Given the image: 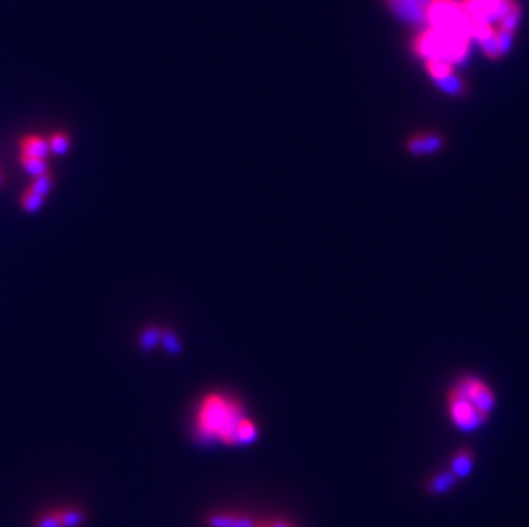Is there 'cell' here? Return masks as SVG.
I'll return each mask as SVG.
<instances>
[{"instance_id": "obj_5", "label": "cell", "mask_w": 529, "mask_h": 527, "mask_svg": "<svg viewBox=\"0 0 529 527\" xmlns=\"http://www.w3.org/2000/svg\"><path fill=\"white\" fill-rule=\"evenodd\" d=\"M386 3L399 19L420 26L428 19L431 0H386Z\"/></svg>"}, {"instance_id": "obj_10", "label": "cell", "mask_w": 529, "mask_h": 527, "mask_svg": "<svg viewBox=\"0 0 529 527\" xmlns=\"http://www.w3.org/2000/svg\"><path fill=\"white\" fill-rule=\"evenodd\" d=\"M19 151H21V154H23V156L46 160V156L50 154L48 139H45L43 135H38V134L26 135V137L21 139Z\"/></svg>"}, {"instance_id": "obj_13", "label": "cell", "mask_w": 529, "mask_h": 527, "mask_svg": "<svg viewBox=\"0 0 529 527\" xmlns=\"http://www.w3.org/2000/svg\"><path fill=\"white\" fill-rule=\"evenodd\" d=\"M59 515H60V522H62V527H79L84 524L86 521V512L82 510V508H74V507L60 508Z\"/></svg>"}, {"instance_id": "obj_9", "label": "cell", "mask_w": 529, "mask_h": 527, "mask_svg": "<svg viewBox=\"0 0 529 527\" xmlns=\"http://www.w3.org/2000/svg\"><path fill=\"white\" fill-rule=\"evenodd\" d=\"M474 464H476V454L467 447H461L451 455L447 468L451 469L456 478L464 479L473 472Z\"/></svg>"}, {"instance_id": "obj_24", "label": "cell", "mask_w": 529, "mask_h": 527, "mask_svg": "<svg viewBox=\"0 0 529 527\" xmlns=\"http://www.w3.org/2000/svg\"><path fill=\"white\" fill-rule=\"evenodd\" d=\"M0 182H2V173H0Z\"/></svg>"}, {"instance_id": "obj_8", "label": "cell", "mask_w": 529, "mask_h": 527, "mask_svg": "<svg viewBox=\"0 0 529 527\" xmlns=\"http://www.w3.org/2000/svg\"><path fill=\"white\" fill-rule=\"evenodd\" d=\"M459 483V479L456 478L454 475L451 472V469L449 468H444L440 469V471H435L431 472L430 476H428L427 479H425L423 486H425V491L430 495H445L449 493L452 488H454L456 485Z\"/></svg>"}, {"instance_id": "obj_14", "label": "cell", "mask_w": 529, "mask_h": 527, "mask_svg": "<svg viewBox=\"0 0 529 527\" xmlns=\"http://www.w3.org/2000/svg\"><path fill=\"white\" fill-rule=\"evenodd\" d=\"M48 146H50V153L57 154V156L67 154L71 149L69 134H66V132H55V134H52L48 137Z\"/></svg>"}, {"instance_id": "obj_20", "label": "cell", "mask_w": 529, "mask_h": 527, "mask_svg": "<svg viewBox=\"0 0 529 527\" xmlns=\"http://www.w3.org/2000/svg\"><path fill=\"white\" fill-rule=\"evenodd\" d=\"M52 187H53V182H52V177H50L48 173L39 175V177H35L33 184L30 185L31 190H35V192H38L39 195H43V197H46L50 192H52Z\"/></svg>"}, {"instance_id": "obj_23", "label": "cell", "mask_w": 529, "mask_h": 527, "mask_svg": "<svg viewBox=\"0 0 529 527\" xmlns=\"http://www.w3.org/2000/svg\"><path fill=\"white\" fill-rule=\"evenodd\" d=\"M254 527H271V524H269V519H262V521L255 522Z\"/></svg>"}, {"instance_id": "obj_12", "label": "cell", "mask_w": 529, "mask_h": 527, "mask_svg": "<svg viewBox=\"0 0 529 527\" xmlns=\"http://www.w3.org/2000/svg\"><path fill=\"white\" fill-rule=\"evenodd\" d=\"M434 84L437 86V89H440L442 93H445V95L449 96H456V98H461V96L466 95L467 91L466 82H464L454 70L449 73L447 75H444V77L435 79Z\"/></svg>"}, {"instance_id": "obj_16", "label": "cell", "mask_w": 529, "mask_h": 527, "mask_svg": "<svg viewBox=\"0 0 529 527\" xmlns=\"http://www.w3.org/2000/svg\"><path fill=\"white\" fill-rule=\"evenodd\" d=\"M43 202H45V197L39 195L35 190L28 189L26 192L21 195V207H23L26 213H36V211L41 209Z\"/></svg>"}, {"instance_id": "obj_22", "label": "cell", "mask_w": 529, "mask_h": 527, "mask_svg": "<svg viewBox=\"0 0 529 527\" xmlns=\"http://www.w3.org/2000/svg\"><path fill=\"white\" fill-rule=\"evenodd\" d=\"M161 341H163V344L171 351V353H175V351L180 349L178 347L180 344L178 341H176V336L171 334V332H165V334H161Z\"/></svg>"}, {"instance_id": "obj_7", "label": "cell", "mask_w": 529, "mask_h": 527, "mask_svg": "<svg viewBox=\"0 0 529 527\" xmlns=\"http://www.w3.org/2000/svg\"><path fill=\"white\" fill-rule=\"evenodd\" d=\"M444 146V139L442 135L435 134V132H420V134L411 135L408 139L406 148L415 156H425V154H434L442 149Z\"/></svg>"}, {"instance_id": "obj_11", "label": "cell", "mask_w": 529, "mask_h": 527, "mask_svg": "<svg viewBox=\"0 0 529 527\" xmlns=\"http://www.w3.org/2000/svg\"><path fill=\"white\" fill-rule=\"evenodd\" d=\"M474 31H476V39L480 43L481 50L485 52V55L492 60H499L500 53H499V43H496V33L492 30V26H487V24H476L474 26Z\"/></svg>"}, {"instance_id": "obj_18", "label": "cell", "mask_w": 529, "mask_h": 527, "mask_svg": "<svg viewBox=\"0 0 529 527\" xmlns=\"http://www.w3.org/2000/svg\"><path fill=\"white\" fill-rule=\"evenodd\" d=\"M514 39H516V33H514V31H505V30L496 31V43H499L500 57L509 55V52L512 50Z\"/></svg>"}, {"instance_id": "obj_1", "label": "cell", "mask_w": 529, "mask_h": 527, "mask_svg": "<svg viewBox=\"0 0 529 527\" xmlns=\"http://www.w3.org/2000/svg\"><path fill=\"white\" fill-rule=\"evenodd\" d=\"M447 414L461 432H474L490 419L496 397L494 389L480 376L464 375L447 390Z\"/></svg>"}, {"instance_id": "obj_2", "label": "cell", "mask_w": 529, "mask_h": 527, "mask_svg": "<svg viewBox=\"0 0 529 527\" xmlns=\"http://www.w3.org/2000/svg\"><path fill=\"white\" fill-rule=\"evenodd\" d=\"M248 416L240 401L225 394H207L196 413V430L206 442L218 440L225 445H240V428Z\"/></svg>"}, {"instance_id": "obj_19", "label": "cell", "mask_w": 529, "mask_h": 527, "mask_svg": "<svg viewBox=\"0 0 529 527\" xmlns=\"http://www.w3.org/2000/svg\"><path fill=\"white\" fill-rule=\"evenodd\" d=\"M35 527H62L59 510L43 512L35 519Z\"/></svg>"}, {"instance_id": "obj_17", "label": "cell", "mask_w": 529, "mask_h": 527, "mask_svg": "<svg viewBox=\"0 0 529 527\" xmlns=\"http://www.w3.org/2000/svg\"><path fill=\"white\" fill-rule=\"evenodd\" d=\"M521 17H523V9H521L519 3H514V7L507 12V16L500 21V30L514 31L516 33L517 26L521 23Z\"/></svg>"}, {"instance_id": "obj_15", "label": "cell", "mask_w": 529, "mask_h": 527, "mask_svg": "<svg viewBox=\"0 0 529 527\" xmlns=\"http://www.w3.org/2000/svg\"><path fill=\"white\" fill-rule=\"evenodd\" d=\"M19 161H21V166H23L28 173L33 175V177H39V175L48 173V164H46V160L23 156V154H21Z\"/></svg>"}, {"instance_id": "obj_3", "label": "cell", "mask_w": 529, "mask_h": 527, "mask_svg": "<svg viewBox=\"0 0 529 527\" xmlns=\"http://www.w3.org/2000/svg\"><path fill=\"white\" fill-rule=\"evenodd\" d=\"M466 17L463 6L454 0H431L428 9V21L442 33H459Z\"/></svg>"}, {"instance_id": "obj_6", "label": "cell", "mask_w": 529, "mask_h": 527, "mask_svg": "<svg viewBox=\"0 0 529 527\" xmlns=\"http://www.w3.org/2000/svg\"><path fill=\"white\" fill-rule=\"evenodd\" d=\"M257 519L245 512L216 510L206 515L207 527H254Z\"/></svg>"}, {"instance_id": "obj_21", "label": "cell", "mask_w": 529, "mask_h": 527, "mask_svg": "<svg viewBox=\"0 0 529 527\" xmlns=\"http://www.w3.org/2000/svg\"><path fill=\"white\" fill-rule=\"evenodd\" d=\"M160 341H161V332L158 331V329H147V331L142 334L141 344L144 347H147V349H149V347L156 346Z\"/></svg>"}, {"instance_id": "obj_4", "label": "cell", "mask_w": 529, "mask_h": 527, "mask_svg": "<svg viewBox=\"0 0 529 527\" xmlns=\"http://www.w3.org/2000/svg\"><path fill=\"white\" fill-rule=\"evenodd\" d=\"M512 0H466L463 6L464 12L474 24H487L492 26L495 21H502L514 7Z\"/></svg>"}]
</instances>
